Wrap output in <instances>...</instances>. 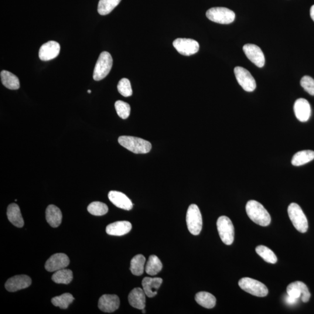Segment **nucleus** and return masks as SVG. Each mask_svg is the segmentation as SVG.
Instances as JSON below:
<instances>
[{
    "label": "nucleus",
    "mask_w": 314,
    "mask_h": 314,
    "mask_svg": "<svg viewBox=\"0 0 314 314\" xmlns=\"http://www.w3.org/2000/svg\"><path fill=\"white\" fill-rule=\"evenodd\" d=\"M74 300V296L70 293H67L53 298L51 299V303L54 306L59 307L61 309H67Z\"/></svg>",
    "instance_id": "2f4dec72"
},
{
    "label": "nucleus",
    "mask_w": 314,
    "mask_h": 314,
    "mask_svg": "<svg viewBox=\"0 0 314 314\" xmlns=\"http://www.w3.org/2000/svg\"><path fill=\"white\" fill-rule=\"evenodd\" d=\"M1 82L4 86L10 90H18L20 87L19 80L14 74L7 71H1Z\"/></svg>",
    "instance_id": "b1692460"
},
{
    "label": "nucleus",
    "mask_w": 314,
    "mask_h": 314,
    "mask_svg": "<svg viewBox=\"0 0 314 314\" xmlns=\"http://www.w3.org/2000/svg\"><path fill=\"white\" fill-rule=\"evenodd\" d=\"M238 285L242 290L255 296L263 298L268 294L267 287L254 279L241 278L238 282Z\"/></svg>",
    "instance_id": "423d86ee"
},
{
    "label": "nucleus",
    "mask_w": 314,
    "mask_h": 314,
    "mask_svg": "<svg viewBox=\"0 0 314 314\" xmlns=\"http://www.w3.org/2000/svg\"><path fill=\"white\" fill-rule=\"evenodd\" d=\"M120 300L115 295H102L98 301V308L104 313H111L119 309Z\"/></svg>",
    "instance_id": "dca6fc26"
},
{
    "label": "nucleus",
    "mask_w": 314,
    "mask_h": 314,
    "mask_svg": "<svg viewBox=\"0 0 314 314\" xmlns=\"http://www.w3.org/2000/svg\"><path fill=\"white\" fill-rule=\"evenodd\" d=\"M70 258L66 254L57 253L53 255L46 262L47 271L55 272L66 268L70 264Z\"/></svg>",
    "instance_id": "ddd939ff"
},
{
    "label": "nucleus",
    "mask_w": 314,
    "mask_h": 314,
    "mask_svg": "<svg viewBox=\"0 0 314 314\" xmlns=\"http://www.w3.org/2000/svg\"><path fill=\"white\" fill-rule=\"evenodd\" d=\"M108 199L116 207L123 210H131L134 206L131 200L125 194L118 191H111L108 193Z\"/></svg>",
    "instance_id": "a211bd4d"
},
{
    "label": "nucleus",
    "mask_w": 314,
    "mask_h": 314,
    "mask_svg": "<svg viewBox=\"0 0 314 314\" xmlns=\"http://www.w3.org/2000/svg\"><path fill=\"white\" fill-rule=\"evenodd\" d=\"M143 310V314H145L146 313V311L145 310V309L142 310Z\"/></svg>",
    "instance_id": "58836bf2"
},
{
    "label": "nucleus",
    "mask_w": 314,
    "mask_h": 314,
    "mask_svg": "<svg viewBox=\"0 0 314 314\" xmlns=\"http://www.w3.org/2000/svg\"><path fill=\"white\" fill-rule=\"evenodd\" d=\"M162 283V279L160 278L145 277L142 281L143 291L149 298H153L157 295V291L161 286Z\"/></svg>",
    "instance_id": "aec40b11"
},
{
    "label": "nucleus",
    "mask_w": 314,
    "mask_h": 314,
    "mask_svg": "<svg viewBox=\"0 0 314 314\" xmlns=\"http://www.w3.org/2000/svg\"><path fill=\"white\" fill-rule=\"evenodd\" d=\"M234 73L238 84L245 91L252 92L255 89L256 81L248 71L243 67H237L234 69Z\"/></svg>",
    "instance_id": "1a4fd4ad"
},
{
    "label": "nucleus",
    "mask_w": 314,
    "mask_h": 314,
    "mask_svg": "<svg viewBox=\"0 0 314 314\" xmlns=\"http://www.w3.org/2000/svg\"><path fill=\"white\" fill-rule=\"evenodd\" d=\"M146 258L144 255L139 254L135 256L131 261V271L136 276H141L145 270Z\"/></svg>",
    "instance_id": "cd10ccee"
},
{
    "label": "nucleus",
    "mask_w": 314,
    "mask_h": 314,
    "mask_svg": "<svg viewBox=\"0 0 314 314\" xmlns=\"http://www.w3.org/2000/svg\"><path fill=\"white\" fill-rule=\"evenodd\" d=\"M32 284V279L27 275H16L6 282L5 289L8 292H14L28 288Z\"/></svg>",
    "instance_id": "4468645a"
},
{
    "label": "nucleus",
    "mask_w": 314,
    "mask_h": 314,
    "mask_svg": "<svg viewBox=\"0 0 314 314\" xmlns=\"http://www.w3.org/2000/svg\"><path fill=\"white\" fill-rule=\"evenodd\" d=\"M299 299L292 298V297L287 296L285 298V302L288 305H295L298 302Z\"/></svg>",
    "instance_id": "e433bc0d"
},
{
    "label": "nucleus",
    "mask_w": 314,
    "mask_h": 314,
    "mask_svg": "<svg viewBox=\"0 0 314 314\" xmlns=\"http://www.w3.org/2000/svg\"><path fill=\"white\" fill-rule=\"evenodd\" d=\"M287 293L289 296L297 299H302L303 302L307 303L311 298L308 288L302 282L296 281L287 287Z\"/></svg>",
    "instance_id": "9b49d317"
},
{
    "label": "nucleus",
    "mask_w": 314,
    "mask_h": 314,
    "mask_svg": "<svg viewBox=\"0 0 314 314\" xmlns=\"http://www.w3.org/2000/svg\"><path fill=\"white\" fill-rule=\"evenodd\" d=\"M195 300L199 305L208 309L214 308L217 302L214 295L206 292L197 293L195 296Z\"/></svg>",
    "instance_id": "393cba45"
},
{
    "label": "nucleus",
    "mask_w": 314,
    "mask_h": 314,
    "mask_svg": "<svg viewBox=\"0 0 314 314\" xmlns=\"http://www.w3.org/2000/svg\"><path fill=\"white\" fill-rule=\"evenodd\" d=\"M73 279V272L70 269H62L56 271L52 276L53 281L59 284H69Z\"/></svg>",
    "instance_id": "c85d7f7f"
},
{
    "label": "nucleus",
    "mask_w": 314,
    "mask_h": 314,
    "mask_svg": "<svg viewBox=\"0 0 314 314\" xmlns=\"http://www.w3.org/2000/svg\"><path fill=\"white\" fill-rule=\"evenodd\" d=\"M294 111L296 117L300 122H305L309 121L312 114L309 102L305 98L297 100L294 105Z\"/></svg>",
    "instance_id": "f3484780"
},
{
    "label": "nucleus",
    "mask_w": 314,
    "mask_h": 314,
    "mask_svg": "<svg viewBox=\"0 0 314 314\" xmlns=\"http://www.w3.org/2000/svg\"><path fill=\"white\" fill-rule=\"evenodd\" d=\"M113 60L111 54L104 51L99 56L94 68L93 78L95 81L103 79L106 77L111 70Z\"/></svg>",
    "instance_id": "39448f33"
},
{
    "label": "nucleus",
    "mask_w": 314,
    "mask_h": 314,
    "mask_svg": "<svg viewBox=\"0 0 314 314\" xmlns=\"http://www.w3.org/2000/svg\"><path fill=\"white\" fill-rule=\"evenodd\" d=\"M88 213L93 216H102L106 214L108 211V207L106 204L100 202V201H94L91 203L87 207Z\"/></svg>",
    "instance_id": "473e14b6"
},
{
    "label": "nucleus",
    "mask_w": 314,
    "mask_h": 314,
    "mask_svg": "<svg viewBox=\"0 0 314 314\" xmlns=\"http://www.w3.org/2000/svg\"><path fill=\"white\" fill-rule=\"evenodd\" d=\"M121 0H100L98 5V12L101 15H106L112 11Z\"/></svg>",
    "instance_id": "c756f323"
},
{
    "label": "nucleus",
    "mask_w": 314,
    "mask_h": 314,
    "mask_svg": "<svg viewBox=\"0 0 314 314\" xmlns=\"http://www.w3.org/2000/svg\"><path fill=\"white\" fill-rule=\"evenodd\" d=\"M7 217L10 223L18 228H22L24 225V221L18 205L12 203L9 205L7 208Z\"/></svg>",
    "instance_id": "5701e85b"
},
{
    "label": "nucleus",
    "mask_w": 314,
    "mask_h": 314,
    "mask_svg": "<svg viewBox=\"0 0 314 314\" xmlns=\"http://www.w3.org/2000/svg\"><path fill=\"white\" fill-rule=\"evenodd\" d=\"M255 251L261 258H263L265 261L268 262V263L274 264L278 261V258L274 252L265 245H258L256 247Z\"/></svg>",
    "instance_id": "7c9ffc66"
},
{
    "label": "nucleus",
    "mask_w": 314,
    "mask_h": 314,
    "mask_svg": "<svg viewBox=\"0 0 314 314\" xmlns=\"http://www.w3.org/2000/svg\"><path fill=\"white\" fill-rule=\"evenodd\" d=\"M146 293L143 289L136 288L129 293L128 300L130 305L135 309L143 310L146 307Z\"/></svg>",
    "instance_id": "6ab92c4d"
},
{
    "label": "nucleus",
    "mask_w": 314,
    "mask_h": 314,
    "mask_svg": "<svg viewBox=\"0 0 314 314\" xmlns=\"http://www.w3.org/2000/svg\"><path fill=\"white\" fill-rule=\"evenodd\" d=\"M87 92H88V93H91V91L90 90H88L87 91Z\"/></svg>",
    "instance_id": "ea45409f"
},
{
    "label": "nucleus",
    "mask_w": 314,
    "mask_h": 314,
    "mask_svg": "<svg viewBox=\"0 0 314 314\" xmlns=\"http://www.w3.org/2000/svg\"><path fill=\"white\" fill-rule=\"evenodd\" d=\"M132 224L128 221H118L108 225L106 228L107 234L112 236L125 235L132 230Z\"/></svg>",
    "instance_id": "412c9836"
},
{
    "label": "nucleus",
    "mask_w": 314,
    "mask_h": 314,
    "mask_svg": "<svg viewBox=\"0 0 314 314\" xmlns=\"http://www.w3.org/2000/svg\"><path fill=\"white\" fill-rule=\"evenodd\" d=\"M116 111L119 117L123 119H127L131 113L130 105L124 101L118 100L115 104Z\"/></svg>",
    "instance_id": "72a5a7b5"
},
{
    "label": "nucleus",
    "mask_w": 314,
    "mask_h": 314,
    "mask_svg": "<svg viewBox=\"0 0 314 314\" xmlns=\"http://www.w3.org/2000/svg\"><path fill=\"white\" fill-rule=\"evenodd\" d=\"M218 233L223 243L227 245L233 243L235 237V230L232 222L228 217L221 216L218 218L217 223Z\"/></svg>",
    "instance_id": "0eeeda50"
},
{
    "label": "nucleus",
    "mask_w": 314,
    "mask_h": 314,
    "mask_svg": "<svg viewBox=\"0 0 314 314\" xmlns=\"http://www.w3.org/2000/svg\"><path fill=\"white\" fill-rule=\"evenodd\" d=\"M60 51V44L55 41H50V42L44 43L41 46L39 56L41 60L50 61L55 59L59 56Z\"/></svg>",
    "instance_id": "2eb2a0df"
},
{
    "label": "nucleus",
    "mask_w": 314,
    "mask_h": 314,
    "mask_svg": "<svg viewBox=\"0 0 314 314\" xmlns=\"http://www.w3.org/2000/svg\"><path fill=\"white\" fill-rule=\"evenodd\" d=\"M208 19L220 24H230L234 21L235 13L232 10L225 7H214L206 12Z\"/></svg>",
    "instance_id": "6e6552de"
},
{
    "label": "nucleus",
    "mask_w": 314,
    "mask_h": 314,
    "mask_svg": "<svg viewBox=\"0 0 314 314\" xmlns=\"http://www.w3.org/2000/svg\"><path fill=\"white\" fill-rule=\"evenodd\" d=\"M173 46L177 52L183 56H190L195 54L199 50V44L197 41L185 38H179L174 40Z\"/></svg>",
    "instance_id": "9d476101"
},
{
    "label": "nucleus",
    "mask_w": 314,
    "mask_h": 314,
    "mask_svg": "<svg viewBox=\"0 0 314 314\" xmlns=\"http://www.w3.org/2000/svg\"><path fill=\"white\" fill-rule=\"evenodd\" d=\"M118 142L124 148L135 154L148 153L152 148L149 142L134 136H120L118 138Z\"/></svg>",
    "instance_id": "f03ea898"
},
{
    "label": "nucleus",
    "mask_w": 314,
    "mask_h": 314,
    "mask_svg": "<svg viewBox=\"0 0 314 314\" xmlns=\"http://www.w3.org/2000/svg\"><path fill=\"white\" fill-rule=\"evenodd\" d=\"M46 218L51 227L57 228L62 222L63 214L59 208L54 205H49L46 209Z\"/></svg>",
    "instance_id": "4be33fe9"
},
{
    "label": "nucleus",
    "mask_w": 314,
    "mask_h": 314,
    "mask_svg": "<svg viewBox=\"0 0 314 314\" xmlns=\"http://www.w3.org/2000/svg\"><path fill=\"white\" fill-rule=\"evenodd\" d=\"M288 213L293 226L300 233H306L308 230V221L302 208L298 204L293 203L289 205Z\"/></svg>",
    "instance_id": "7ed1b4c3"
},
{
    "label": "nucleus",
    "mask_w": 314,
    "mask_h": 314,
    "mask_svg": "<svg viewBox=\"0 0 314 314\" xmlns=\"http://www.w3.org/2000/svg\"><path fill=\"white\" fill-rule=\"evenodd\" d=\"M245 210L250 219L262 227H267L271 223V218L267 210L261 203L255 200L248 201Z\"/></svg>",
    "instance_id": "f257e3e1"
},
{
    "label": "nucleus",
    "mask_w": 314,
    "mask_h": 314,
    "mask_svg": "<svg viewBox=\"0 0 314 314\" xmlns=\"http://www.w3.org/2000/svg\"><path fill=\"white\" fill-rule=\"evenodd\" d=\"M119 93L125 97L131 96L133 93L131 82L128 78H123L118 84Z\"/></svg>",
    "instance_id": "f704fd0d"
},
{
    "label": "nucleus",
    "mask_w": 314,
    "mask_h": 314,
    "mask_svg": "<svg viewBox=\"0 0 314 314\" xmlns=\"http://www.w3.org/2000/svg\"><path fill=\"white\" fill-rule=\"evenodd\" d=\"M186 223L188 230L193 235H199L203 227L202 216L196 204L190 205L186 214Z\"/></svg>",
    "instance_id": "20e7f679"
},
{
    "label": "nucleus",
    "mask_w": 314,
    "mask_h": 314,
    "mask_svg": "<svg viewBox=\"0 0 314 314\" xmlns=\"http://www.w3.org/2000/svg\"><path fill=\"white\" fill-rule=\"evenodd\" d=\"M245 55L251 62L259 68L263 67L265 60L263 52L258 46L252 44H247L243 47Z\"/></svg>",
    "instance_id": "f8f14e48"
},
{
    "label": "nucleus",
    "mask_w": 314,
    "mask_h": 314,
    "mask_svg": "<svg viewBox=\"0 0 314 314\" xmlns=\"http://www.w3.org/2000/svg\"><path fill=\"white\" fill-rule=\"evenodd\" d=\"M301 86L310 95H314V80L312 77L305 76L300 81Z\"/></svg>",
    "instance_id": "c9c22d12"
},
{
    "label": "nucleus",
    "mask_w": 314,
    "mask_h": 314,
    "mask_svg": "<svg viewBox=\"0 0 314 314\" xmlns=\"http://www.w3.org/2000/svg\"><path fill=\"white\" fill-rule=\"evenodd\" d=\"M162 264L157 256L150 255L146 265L145 270L147 274L155 276L162 270Z\"/></svg>",
    "instance_id": "bb28decb"
},
{
    "label": "nucleus",
    "mask_w": 314,
    "mask_h": 314,
    "mask_svg": "<svg viewBox=\"0 0 314 314\" xmlns=\"http://www.w3.org/2000/svg\"><path fill=\"white\" fill-rule=\"evenodd\" d=\"M314 159V152L312 150H303L295 154L293 157V165L299 166L306 164Z\"/></svg>",
    "instance_id": "a878e982"
},
{
    "label": "nucleus",
    "mask_w": 314,
    "mask_h": 314,
    "mask_svg": "<svg viewBox=\"0 0 314 314\" xmlns=\"http://www.w3.org/2000/svg\"><path fill=\"white\" fill-rule=\"evenodd\" d=\"M310 16L311 18L314 20V5L311 7L310 9Z\"/></svg>",
    "instance_id": "4c0bfd02"
}]
</instances>
